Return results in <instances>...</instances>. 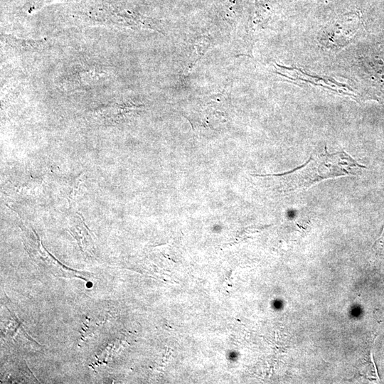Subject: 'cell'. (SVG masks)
I'll list each match as a JSON object with an SVG mask.
<instances>
[{
    "label": "cell",
    "instance_id": "obj_1",
    "mask_svg": "<svg viewBox=\"0 0 384 384\" xmlns=\"http://www.w3.org/2000/svg\"><path fill=\"white\" fill-rule=\"evenodd\" d=\"M364 168L346 152L329 154L324 146L311 154L306 164L283 174L282 189L288 192L306 189L324 179L356 175Z\"/></svg>",
    "mask_w": 384,
    "mask_h": 384
},
{
    "label": "cell",
    "instance_id": "obj_3",
    "mask_svg": "<svg viewBox=\"0 0 384 384\" xmlns=\"http://www.w3.org/2000/svg\"><path fill=\"white\" fill-rule=\"evenodd\" d=\"M4 38L8 44L19 50H37L44 44L43 40L19 39L10 35H4Z\"/></svg>",
    "mask_w": 384,
    "mask_h": 384
},
{
    "label": "cell",
    "instance_id": "obj_5",
    "mask_svg": "<svg viewBox=\"0 0 384 384\" xmlns=\"http://www.w3.org/2000/svg\"><path fill=\"white\" fill-rule=\"evenodd\" d=\"M373 248L376 251H380L384 248V227L382 231V234L378 238V240L375 242Z\"/></svg>",
    "mask_w": 384,
    "mask_h": 384
},
{
    "label": "cell",
    "instance_id": "obj_4",
    "mask_svg": "<svg viewBox=\"0 0 384 384\" xmlns=\"http://www.w3.org/2000/svg\"><path fill=\"white\" fill-rule=\"evenodd\" d=\"M195 48L198 55V60L203 56L210 45V41L207 36L197 38L195 42Z\"/></svg>",
    "mask_w": 384,
    "mask_h": 384
},
{
    "label": "cell",
    "instance_id": "obj_2",
    "mask_svg": "<svg viewBox=\"0 0 384 384\" xmlns=\"http://www.w3.org/2000/svg\"><path fill=\"white\" fill-rule=\"evenodd\" d=\"M278 74L293 81H301L310 83L313 85L324 87L331 92L347 96H353L351 88L344 84L338 83L330 79L309 75L297 68H287L276 64Z\"/></svg>",
    "mask_w": 384,
    "mask_h": 384
}]
</instances>
